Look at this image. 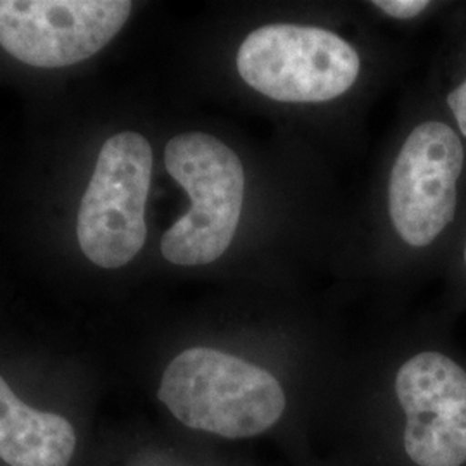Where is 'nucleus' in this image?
Segmentation results:
<instances>
[{"label":"nucleus","mask_w":466,"mask_h":466,"mask_svg":"<svg viewBox=\"0 0 466 466\" xmlns=\"http://www.w3.org/2000/svg\"><path fill=\"white\" fill-rule=\"evenodd\" d=\"M157 398L185 427L223 439L265 433L287 408L282 383L268 370L211 348H192L173 358Z\"/></svg>","instance_id":"nucleus-1"},{"label":"nucleus","mask_w":466,"mask_h":466,"mask_svg":"<svg viewBox=\"0 0 466 466\" xmlns=\"http://www.w3.org/2000/svg\"><path fill=\"white\" fill-rule=\"evenodd\" d=\"M165 165L188 194L190 209L165 232L161 252L177 267L209 265L237 233L246 196L242 161L217 137L187 132L167 142Z\"/></svg>","instance_id":"nucleus-2"},{"label":"nucleus","mask_w":466,"mask_h":466,"mask_svg":"<svg viewBox=\"0 0 466 466\" xmlns=\"http://www.w3.org/2000/svg\"><path fill=\"white\" fill-rule=\"evenodd\" d=\"M237 69L252 90L268 99L317 104L350 90L361 59L340 35L318 26L271 23L244 38Z\"/></svg>","instance_id":"nucleus-3"},{"label":"nucleus","mask_w":466,"mask_h":466,"mask_svg":"<svg viewBox=\"0 0 466 466\" xmlns=\"http://www.w3.org/2000/svg\"><path fill=\"white\" fill-rule=\"evenodd\" d=\"M150 178L152 149L144 135L121 132L106 140L76 219L78 244L97 267H125L144 248Z\"/></svg>","instance_id":"nucleus-4"},{"label":"nucleus","mask_w":466,"mask_h":466,"mask_svg":"<svg viewBox=\"0 0 466 466\" xmlns=\"http://www.w3.org/2000/svg\"><path fill=\"white\" fill-rule=\"evenodd\" d=\"M465 149L444 121H423L402 144L389 180V217L411 248L433 244L452 223Z\"/></svg>","instance_id":"nucleus-5"},{"label":"nucleus","mask_w":466,"mask_h":466,"mask_svg":"<svg viewBox=\"0 0 466 466\" xmlns=\"http://www.w3.org/2000/svg\"><path fill=\"white\" fill-rule=\"evenodd\" d=\"M128 0H0V46L35 67L82 63L125 26Z\"/></svg>","instance_id":"nucleus-6"},{"label":"nucleus","mask_w":466,"mask_h":466,"mask_svg":"<svg viewBox=\"0 0 466 466\" xmlns=\"http://www.w3.org/2000/svg\"><path fill=\"white\" fill-rule=\"evenodd\" d=\"M413 466H466V370L450 354L420 350L394 380Z\"/></svg>","instance_id":"nucleus-7"},{"label":"nucleus","mask_w":466,"mask_h":466,"mask_svg":"<svg viewBox=\"0 0 466 466\" xmlns=\"http://www.w3.org/2000/svg\"><path fill=\"white\" fill-rule=\"evenodd\" d=\"M76 433L66 418L30 408L0 377V460L11 466H67Z\"/></svg>","instance_id":"nucleus-8"},{"label":"nucleus","mask_w":466,"mask_h":466,"mask_svg":"<svg viewBox=\"0 0 466 466\" xmlns=\"http://www.w3.org/2000/svg\"><path fill=\"white\" fill-rule=\"evenodd\" d=\"M385 15L396 19H413L431 7L425 0H377L373 2Z\"/></svg>","instance_id":"nucleus-9"},{"label":"nucleus","mask_w":466,"mask_h":466,"mask_svg":"<svg viewBox=\"0 0 466 466\" xmlns=\"http://www.w3.org/2000/svg\"><path fill=\"white\" fill-rule=\"evenodd\" d=\"M448 106L456 119L460 134L466 138V78L448 94Z\"/></svg>","instance_id":"nucleus-10"},{"label":"nucleus","mask_w":466,"mask_h":466,"mask_svg":"<svg viewBox=\"0 0 466 466\" xmlns=\"http://www.w3.org/2000/svg\"><path fill=\"white\" fill-rule=\"evenodd\" d=\"M463 258H465V265H466V244H465V252H463Z\"/></svg>","instance_id":"nucleus-11"}]
</instances>
